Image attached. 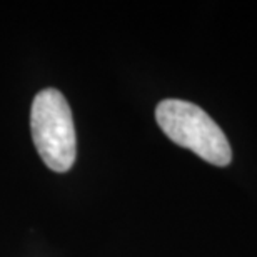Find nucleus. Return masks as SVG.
I'll list each match as a JSON object with an SVG mask.
<instances>
[{"label": "nucleus", "mask_w": 257, "mask_h": 257, "mask_svg": "<svg viewBox=\"0 0 257 257\" xmlns=\"http://www.w3.org/2000/svg\"><path fill=\"white\" fill-rule=\"evenodd\" d=\"M156 119L174 144L192 151L205 162L225 167L232 161V149L222 128L199 105L179 99H166L157 105Z\"/></svg>", "instance_id": "1"}, {"label": "nucleus", "mask_w": 257, "mask_h": 257, "mask_svg": "<svg viewBox=\"0 0 257 257\" xmlns=\"http://www.w3.org/2000/svg\"><path fill=\"white\" fill-rule=\"evenodd\" d=\"M30 131L42 161L50 171L67 172L77 156L75 127L69 102L57 89L35 95L30 110Z\"/></svg>", "instance_id": "2"}]
</instances>
